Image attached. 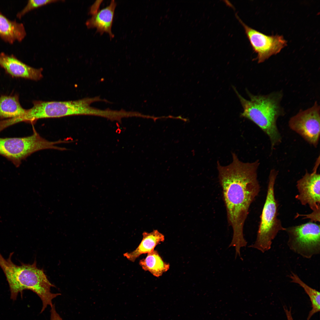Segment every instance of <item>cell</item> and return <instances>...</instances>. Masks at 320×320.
Here are the masks:
<instances>
[{
	"label": "cell",
	"mask_w": 320,
	"mask_h": 320,
	"mask_svg": "<svg viewBox=\"0 0 320 320\" xmlns=\"http://www.w3.org/2000/svg\"><path fill=\"white\" fill-rule=\"evenodd\" d=\"M65 143L64 140H47L34 130L33 134L27 137H0V155L18 167L23 160L37 151L49 149L65 150L64 148L56 145Z\"/></svg>",
	"instance_id": "6"
},
{
	"label": "cell",
	"mask_w": 320,
	"mask_h": 320,
	"mask_svg": "<svg viewBox=\"0 0 320 320\" xmlns=\"http://www.w3.org/2000/svg\"><path fill=\"white\" fill-rule=\"evenodd\" d=\"M320 209L312 211L311 213L307 214H301L297 213L295 218L302 217L303 219H309L310 222L316 223L320 222Z\"/></svg>",
	"instance_id": "19"
},
{
	"label": "cell",
	"mask_w": 320,
	"mask_h": 320,
	"mask_svg": "<svg viewBox=\"0 0 320 320\" xmlns=\"http://www.w3.org/2000/svg\"><path fill=\"white\" fill-rule=\"evenodd\" d=\"M284 309L285 310L287 320H293L291 313V308H290L289 310H288L287 308L284 306Z\"/></svg>",
	"instance_id": "22"
},
{
	"label": "cell",
	"mask_w": 320,
	"mask_h": 320,
	"mask_svg": "<svg viewBox=\"0 0 320 320\" xmlns=\"http://www.w3.org/2000/svg\"><path fill=\"white\" fill-rule=\"evenodd\" d=\"M320 106L315 101L311 107L300 110L289 119L290 128L315 147L318 145L320 136Z\"/></svg>",
	"instance_id": "8"
},
{
	"label": "cell",
	"mask_w": 320,
	"mask_h": 320,
	"mask_svg": "<svg viewBox=\"0 0 320 320\" xmlns=\"http://www.w3.org/2000/svg\"><path fill=\"white\" fill-rule=\"evenodd\" d=\"M235 16L243 27L254 52L257 55L258 63L265 61L273 55L279 53L287 45V41L282 36L267 35L248 26L240 18Z\"/></svg>",
	"instance_id": "9"
},
{
	"label": "cell",
	"mask_w": 320,
	"mask_h": 320,
	"mask_svg": "<svg viewBox=\"0 0 320 320\" xmlns=\"http://www.w3.org/2000/svg\"><path fill=\"white\" fill-rule=\"evenodd\" d=\"M116 3L114 0L111 1L110 5L98 11L88 20L86 25L88 28H96V32L101 35L106 32L108 33L111 38L114 37L111 32L114 11Z\"/></svg>",
	"instance_id": "13"
},
{
	"label": "cell",
	"mask_w": 320,
	"mask_h": 320,
	"mask_svg": "<svg viewBox=\"0 0 320 320\" xmlns=\"http://www.w3.org/2000/svg\"><path fill=\"white\" fill-rule=\"evenodd\" d=\"M311 173L307 170L297 182L298 194L295 198L303 205H308L312 211L320 209V175L317 169L319 156L317 159Z\"/></svg>",
	"instance_id": "10"
},
{
	"label": "cell",
	"mask_w": 320,
	"mask_h": 320,
	"mask_svg": "<svg viewBox=\"0 0 320 320\" xmlns=\"http://www.w3.org/2000/svg\"><path fill=\"white\" fill-rule=\"evenodd\" d=\"M143 236L141 241L135 249L124 254V256L130 261L134 262L141 255L152 252L157 245L165 239L164 236L156 230L150 233L144 232Z\"/></svg>",
	"instance_id": "14"
},
{
	"label": "cell",
	"mask_w": 320,
	"mask_h": 320,
	"mask_svg": "<svg viewBox=\"0 0 320 320\" xmlns=\"http://www.w3.org/2000/svg\"><path fill=\"white\" fill-rule=\"evenodd\" d=\"M26 111L20 104L18 94L0 96V120L7 119L5 123L8 127L19 123Z\"/></svg>",
	"instance_id": "12"
},
{
	"label": "cell",
	"mask_w": 320,
	"mask_h": 320,
	"mask_svg": "<svg viewBox=\"0 0 320 320\" xmlns=\"http://www.w3.org/2000/svg\"><path fill=\"white\" fill-rule=\"evenodd\" d=\"M59 0H29L23 9L17 14V17L21 18L26 14L35 8L43 6L46 4L59 1Z\"/></svg>",
	"instance_id": "18"
},
{
	"label": "cell",
	"mask_w": 320,
	"mask_h": 320,
	"mask_svg": "<svg viewBox=\"0 0 320 320\" xmlns=\"http://www.w3.org/2000/svg\"><path fill=\"white\" fill-rule=\"evenodd\" d=\"M0 67L13 78H22L38 81L43 77L42 68L31 67L17 59L13 55L0 53Z\"/></svg>",
	"instance_id": "11"
},
{
	"label": "cell",
	"mask_w": 320,
	"mask_h": 320,
	"mask_svg": "<svg viewBox=\"0 0 320 320\" xmlns=\"http://www.w3.org/2000/svg\"><path fill=\"white\" fill-rule=\"evenodd\" d=\"M289 277L291 280V282L299 284L304 289L310 298L312 309L309 313L307 320H309L314 314L320 311V292L308 285L293 272L291 273Z\"/></svg>",
	"instance_id": "17"
},
{
	"label": "cell",
	"mask_w": 320,
	"mask_h": 320,
	"mask_svg": "<svg viewBox=\"0 0 320 320\" xmlns=\"http://www.w3.org/2000/svg\"><path fill=\"white\" fill-rule=\"evenodd\" d=\"M278 174V171L275 169L270 171L266 196L260 216L257 238L254 244L249 246L262 253L271 249L273 241L279 232L286 230L278 217V204L275 196L274 186Z\"/></svg>",
	"instance_id": "5"
},
{
	"label": "cell",
	"mask_w": 320,
	"mask_h": 320,
	"mask_svg": "<svg viewBox=\"0 0 320 320\" xmlns=\"http://www.w3.org/2000/svg\"><path fill=\"white\" fill-rule=\"evenodd\" d=\"M139 264L142 269L150 272L153 276L159 277L169 269V264L165 262L156 250L147 254L145 258L141 260Z\"/></svg>",
	"instance_id": "16"
},
{
	"label": "cell",
	"mask_w": 320,
	"mask_h": 320,
	"mask_svg": "<svg viewBox=\"0 0 320 320\" xmlns=\"http://www.w3.org/2000/svg\"><path fill=\"white\" fill-rule=\"evenodd\" d=\"M243 109L241 116L257 126L268 137L273 150L282 141V137L277 125L278 118L285 114L281 103L282 91L266 95H254L247 92L250 100L244 98L233 87Z\"/></svg>",
	"instance_id": "2"
},
{
	"label": "cell",
	"mask_w": 320,
	"mask_h": 320,
	"mask_svg": "<svg viewBox=\"0 0 320 320\" xmlns=\"http://www.w3.org/2000/svg\"><path fill=\"white\" fill-rule=\"evenodd\" d=\"M232 161L223 166L218 161L217 168L228 224L232 228L233 236L229 247L239 250L247 242L243 234V228L250 206L260 190L257 179L259 160L252 162L241 161L232 153Z\"/></svg>",
	"instance_id": "1"
},
{
	"label": "cell",
	"mask_w": 320,
	"mask_h": 320,
	"mask_svg": "<svg viewBox=\"0 0 320 320\" xmlns=\"http://www.w3.org/2000/svg\"><path fill=\"white\" fill-rule=\"evenodd\" d=\"M105 101L99 97H86L73 101H44L34 100L33 106L27 109L22 119L23 122L33 123L37 120L58 118L75 115L97 116L99 109L91 104L99 101Z\"/></svg>",
	"instance_id": "4"
},
{
	"label": "cell",
	"mask_w": 320,
	"mask_h": 320,
	"mask_svg": "<svg viewBox=\"0 0 320 320\" xmlns=\"http://www.w3.org/2000/svg\"><path fill=\"white\" fill-rule=\"evenodd\" d=\"M289 249L303 257L309 259L320 253V225L311 222L286 228Z\"/></svg>",
	"instance_id": "7"
},
{
	"label": "cell",
	"mask_w": 320,
	"mask_h": 320,
	"mask_svg": "<svg viewBox=\"0 0 320 320\" xmlns=\"http://www.w3.org/2000/svg\"><path fill=\"white\" fill-rule=\"evenodd\" d=\"M50 320H63L56 311L54 304L51 307Z\"/></svg>",
	"instance_id": "20"
},
{
	"label": "cell",
	"mask_w": 320,
	"mask_h": 320,
	"mask_svg": "<svg viewBox=\"0 0 320 320\" xmlns=\"http://www.w3.org/2000/svg\"><path fill=\"white\" fill-rule=\"evenodd\" d=\"M103 1H96L91 7L89 13L92 15L96 14L97 12L100 4Z\"/></svg>",
	"instance_id": "21"
},
{
	"label": "cell",
	"mask_w": 320,
	"mask_h": 320,
	"mask_svg": "<svg viewBox=\"0 0 320 320\" xmlns=\"http://www.w3.org/2000/svg\"><path fill=\"white\" fill-rule=\"evenodd\" d=\"M13 253L5 259L0 253V267L8 283L11 299L16 300L18 294H22L26 289L36 293L42 301L49 299L52 295L51 288L55 285L49 281L43 269L37 267L36 260L32 264L21 262L20 265H15L11 260Z\"/></svg>",
	"instance_id": "3"
},
{
	"label": "cell",
	"mask_w": 320,
	"mask_h": 320,
	"mask_svg": "<svg viewBox=\"0 0 320 320\" xmlns=\"http://www.w3.org/2000/svg\"><path fill=\"white\" fill-rule=\"evenodd\" d=\"M26 35L23 24L11 20L0 12V37L5 42L12 44L22 41Z\"/></svg>",
	"instance_id": "15"
}]
</instances>
